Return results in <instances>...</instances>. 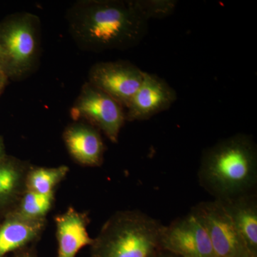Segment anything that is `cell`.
Here are the masks:
<instances>
[{"label": "cell", "instance_id": "obj_1", "mask_svg": "<svg viewBox=\"0 0 257 257\" xmlns=\"http://www.w3.org/2000/svg\"><path fill=\"white\" fill-rule=\"evenodd\" d=\"M66 18L76 45L87 52L132 48L148 29L139 0H81L69 8Z\"/></svg>", "mask_w": 257, "mask_h": 257}, {"label": "cell", "instance_id": "obj_2", "mask_svg": "<svg viewBox=\"0 0 257 257\" xmlns=\"http://www.w3.org/2000/svg\"><path fill=\"white\" fill-rule=\"evenodd\" d=\"M198 178L216 200L254 192L257 148L248 135L238 134L218 142L203 152Z\"/></svg>", "mask_w": 257, "mask_h": 257}, {"label": "cell", "instance_id": "obj_3", "mask_svg": "<svg viewBox=\"0 0 257 257\" xmlns=\"http://www.w3.org/2000/svg\"><path fill=\"white\" fill-rule=\"evenodd\" d=\"M162 226L142 211H117L94 238L91 257H159Z\"/></svg>", "mask_w": 257, "mask_h": 257}, {"label": "cell", "instance_id": "obj_4", "mask_svg": "<svg viewBox=\"0 0 257 257\" xmlns=\"http://www.w3.org/2000/svg\"><path fill=\"white\" fill-rule=\"evenodd\" d=\"M0 52L3 71L8 79L20 81L35 72L40 56L38 17L20 13L0 22Z\"/></svg>", "mask_w": 257, "mask_h": 257}, {"label": "cell", "instance_id": "obj_5", "mask_svg": "<svg viewBox=\"0 0 257 257\" xmlns=\"http://www.w3.org/2000/svg\"><path fill=\"white\" fill-rule=\"evenodd\" d=\"M71 116L75 121L84 120L114 143H117L126 121L124 107L89 82L83 85L71 109Z\"/></svg>", "mask_w": 257, "mask_h": 257}, {"label": "cell", "instance_id": "obj_6", "mask_svg": "<svg viewBox=\"0 0 257 257\" xmlns=\"http://www.w3.org/2000/svg\"><path fill=\"white\" fill-rule=\"evenodd\" d=\"M191 212L202 223L218 257H251L246 243L220 201L203 202Z\"/></svg>", "mask_w": 257, "mask_h": 257}, {"label": "cell", "instance_id": "obj_7", "mask_svg": "<svg viewBox=\"0 0 257 257\" xmlns=\"http://www.w3.org/2000/svg\"><path fill=\"white\" fill-rule=\"evenodd\" d=\"M160 245L161 251L177 257H218L207 231L192 212L162 225Z\"/></svg>", "mask_w": 257, "mask_h": 257}, {"label": "cell", "instance_id": "obj_8", "mask_svg": "<svg viewBox=\"0 0 257 257\" xmlns=\"http://www.w3.org/2000/svg\"><path fill=\"white\" fill-rule=\"evenodd\" d=\"M145 73L127 61L98 62L91 67L88 82L126 108L141 85Z\"/></svg>", "mask_w": 257, "mask_h": 257}, {"label": "cell", "instance_id": "obj_9", "mask_svg": "<svg viewBox=\"0 0 257 257\" xmlns=\"http://www.w3.org/2000/svg\"><path fill=\"white\" fill-rule=\"evenodd\" d=\"M175 89L163 79L145 72L138 92L126 108V120L144 121L168 109L177 100Z\"/></svg>", "mask_w": 257, "mask_h": 257}, {"label": "cell", "instance_id": "obj_10", "mask_svg": "<svg viewBox=\"0 0 257 257\" xmlns=\"http://www.w3.org/2000/svg\"><path fill=\"white\" fill-rule=\"evenodd\" d=\"M63 139L72 159L79 165H102L105 147L99 130L87 122H75L64 130Z\"/></svg>", "mask_w": 257, "mask_h": 257}, {"label": "cell", "instance_id": "obj_11", "mask_svg": "<svg viewBox=\"0 0 257 257\" xmlns=\"http://www.w3.org/2000/svg\"><path fill=\"white\" fill-rule=\"evenodd\" d=\"M89 221L87 213L72 207L55 216L57 257H76L82 248L92 244L94 238L87 230Z\"/></svg>", "mask_w": 257, "mask_h": 257}, {"label": "cell", "instance_id": "obj_12", "mask_svg": "<svg viewBox=\"0 0 257 257\" xmlns=\"http://www.w3.org/2000/svg\"><path fill=\"white\" fill-rule=\"evenodd\" d=\"M47 219H30L15 211L8 213L0 221V257L30 247L41 237Z\"/></svg>", "mask_w": 257, "mask_h": 257}, {"label": "cell", "instance_id": "obj_13", "mask_svg": "<svg viewBox=\"0 0 257 257\" xmlns=\"http://www.w3.org/2000/svg\"><path fill=\"white\" fill-rule=\"evenodd\" d=\"M31 166L13 157L0 156V216L4 217L18 205L27 190L26 179Z\"/></svg>", "mask_w": 257, "mask_h": 257}, {"label": "cell", "instance_id": "obj_14", "mask_svg": "<svg viewBox=\"0 0 257 257\" xmlns=\"http://www.w3.org/2000/svg\"><path fill=\"white\" fill-rule=\"evenodd\" d=\"M253 256H257V197L254 192L219 200Z\"/></svg>", "mask_w": 257, "mask_h": 257}, {"label": "cell", "instance_id": "obj_15", "mask_svg": "<svg viewBox=\"0 0 257 257\" xmlns=\"http://www.w3.org/2000/svg\"><path fill=\"white\" fill-rule=\"evenodd\" d=\"M67 166L57 167H30L26 179L27 190L42 194L55 192V188L68 174Z\"/></svg>", "mask_w": 257, "mask_h": 257}, {"label": "cell", "instance_id": "obj_16", "mask_svg": "<svg viewBox=\"0 0 257 257\" xmlns=\"http://www.w3.org/2000/svg\"><path fill=\"white\" fill-rule=\"evenodd\" d=\"M54 202L55 193L42 194L26 190L13 211L27 219H46Z\"/></svg>", "mask_w": 257, "mask_h": 257}, {"label": "cell", "instance_id": "obj_17", "mask_svg": "<svg viewBox=\"0 0 257 257\" xmlns=\"http://www.w3.org/2000/svg\"><path fill=\"white\" fill-rule=\"evenodd\" d=\"M147 20L168 17L175 11L177 2L173 0H139Z\"/></svg>", "mask_w": 257, "mask_h": 257}, {"label": "cell", "instance_id": "obj_18", "mask_svg": "<svg viewBox=\"0 0 257 257\" xmlns=\"http://www.w3.org/2000/svg\"><path fill=\"white\" fill-rule=\"evenodd\" d=\"M13 257H37L36 253L32 248L30 247L24 248L21 251H19L18 252L15 253L14 256Z\"/></svg>", "mask_w": 257, "mask_h": 257}, {"label": "cell", "instance_id": "obj_19", "mask_svg": "<svg viewBox=\"0 0 257 257\" xmlns=\"http://www.w3.org/2000/svg\"><path fill=\"white\" fill-rule=\"evenodd\" d=\"M8 80H9V79H8V77L5 75L4 72L0 71V96H1L2 94L4 92Z\"/></svg>", "mask_w": 257, "mask_h": 257}, {"label": "cell", "instance_id": "obj_20", "mask_svg": "<svg viewBox=\"0 0 257 257\" xmlns=\"http://www.w3.org/2000/svg\"><path fill=\"white\" fill-rule=\"evenodd\" d=\"M5 146L4 144H3V140L0 138V156L2 155H5Z\"/></svg>", "mask_w": 257, "mask_h": 257}, {"label": "cell", "instance_id": "obj_21", "mask_svg": "<svg viewBox=\"0 0 257 257\" xmlns=\"http://www.w3.org/2000/svg\"><path fill=\"white\" fill-rule=\"evenodd\" d=\"M2 69H3V57H2L1 52H0V71H2Z\"/></svg>", "mask_w": 257, "mask_h": 257}, {"label": "cell", "instance_id": "obj_22", "mask_svg": "<svg viewBox=\"0 0 257 257\" xmlns=\"http://www.w3.org/2000/svg\"><path fill=\"white\" fill-rule=\"evenodd\" d=\"M3 217H1V216H0V221H1V219H3Z\"/></svg>", "mask_w": 257, "mask_h": 257}, {"label": "cell", "instance_id": "obj_23", "mask_svg": "<svg viewBox=\"0 0 257 257\" xmlns=\"http://www.w3.org/2000/svg\"><path fill=\"white\" fill-rule=\"evenodd\" d=\"M167 257H174V256H167Z\"/></svg>", "mask_w": 257, "mask_h": 257}, {"label": "cell", "instance_id": "obj_24", "mask_svg": "<svg viewBox=\"0 0 257 257\" xmlns=\"http://www.w3.org/2000/svg\"><path fill=\"white\" fill-rule=\"evenodd\" d=\"M251 257H257V256H251Z\"/></svg>", "mask_w": 257, "mask_h": 257}]
</instances>
